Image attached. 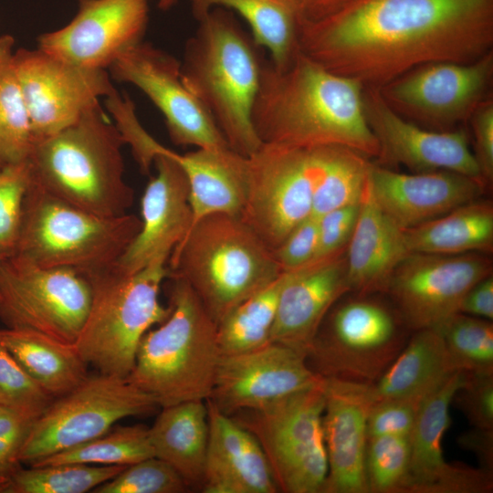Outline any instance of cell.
<instances>
[{"label":"cell","instance_id":"50","mask_svg":"<svg viewBox=\"0 0 493 493\" xmlns=\"http://www.w3.org/2000/svg\"><path fill=\"white\" fill-rule=\"evenodd\" d=\"M467 122L473 136L472 152L488 188L493 182V95L476 108Z\"/></svg>","mask_w":493,"mask_h":493},{"label":"cell","instance_id":"37","mask_svg":"<svg viewBox=\"0 0 493 493\" xmlns=\"http://www.w3.org/2000/svg\"><path fill=\"white\" fill-rule=\"evenodd\" d=\"M154 456L148 427L142 425L112 427L107 433L42 458L30 466L89 464L129 466Z\"/></svg>","mask_w":493,"mask_h":493},{"label":"cell","instance_id":"15","mask_svg":"<svg viewBox=\"0 0 493 493\" xmlns=\"http://www.w3.org/2000/svg\"><path fill=\"white\" fill-rule=\"evenodd\" d=\"M490 275L488 254L411 252L393 270L385 292L406 328L436 329L458 313L468 290Z\"/></svg>","mask_w":493,"mask_h":493},{"label":"cell","instance_id":"48","mask_svg":"<svg viewBox=\"0 0 493 493\" xmlns=\"http://www.w3.org/2000/svg\"><path fill=\"white\" fill-rule=\"evenodd\" d=\"M34 421L0 405V476L9 478L22 467L17 456Z\"/></svg>","mask_w":493,"mask_h":493},{"label":"cell","instance_id":"12","mask_svg":"<svg viewBox=\"0 0 493 493\" xmlns=\"http://www.w3.org/2000/svg\"><path fill=\"white\" fill-rule=\"evenodd\" d=\"M92 298L89 279L69 268L39 267L16 255L0 260V320L72 345Z\"/></svg>","mask_w":493,"mask_h":493},{"label":"cell","instance_id":"55","mask_svg":"<svg viewBox=\"0 0 493 493\" xmlns=\"http://www.w3.org/2000/svg\"><path fill=\"white\" fill-rule=\"evenodd\" d=\"M8 478L0 476V491L2 488L5 486V484L7 482Z\"/></svg>","mask_w":493,"mask_h":493},{"label":"cell","instance_id":"27","mask_svg":"<svg viewBox=\"0 0 493 493\" xmlns=\"http://www.w3.org/2000/svg\"><path fill=\"white\" fill-rule=\"evenodd\" d=\"M409 253L403 229L377 205L368 179L345 251L351 291L359 297L385 292L393 270Z\"/></svg>","mask_w":493,"mask_h":493},{"label":"cell","instance_id":"20","mask_svg":"<svg viewBox=\"0 0 493 493\" xmlns=\"http://www.w3.org/2000/svg\"><path fill=\"white\" fill-rule=\"evenodd\" d=\"M324 377L307 356L270 342L244 353L222 355L210 399L228 415L263 408L289 394L320 384Z\"/></svg>","mask_w":493,"mask_h":493},{"label":"cell","instance_id":"28","mask_svg":"<svg viewBox=\"0 0 493 493\" xmlns=\"http://www.w3.org/2000/svg\"><path fill=\"white\" fill-rule=\"evenodd\" d=\"M172 156L188 180L191 226L212 214L240 216L246 191L247 157L230 148H197L184 154L172 151Z\"/></svg>","mask_w":493,"mask_h":493},{"label":"cell","instance_id":"38","mask_svg":"<svg viewBox=\"0 0 493 493\" xmlns=\"http://www.w3.org/2000/svg\"><path fill=\"white\" fill-rule=\"evenodd\" d=\"M127 466L56 464L21 467L0 493H85L111 479Z\"/></svg>","mask_w":493,"mask_h":493},{"label":"cell","instance_id":"10","mask_svg":"<svg viewBox=\"0 0 493 493\" xmlns=\"http://www.w3.org/2000/svg\"><path fill=\"white\" fill-rule=\"evenodd\" d=\"M158 407L152 395L127 378L89 373L70 392L53 399L33 422L17 459L30 466L107 433L120 420Z\"/></svg>","mask_w":493,"mask_h":493},{"label":"cell","instance_id":"39","mask_svg":"<svg viewBox=\"0 0 493 493\" xmlns=\"http://www.w3.org/2000/svg\"><path fill=\"white\" fill-rule=\"evenodd\" d=\"M435 330L457 370L493 373L492 320L458 312Z\"/></svg>","mask_w":493,"mask_h":493},{"label":"cell","instance_id":"49","mask_svg":"<svg viewBox=\"0 0 493 493\" xmlns=\"http://www.w3.org/2000/svg\"><path fill=\"white\" fill-rule=\"evenodd\" d=\"M359 209L360 203L331 210L317 217L319 238L315 258L329 256L347 246Z\"/></svg>","mask_w":493,"mask_h":493},{"label":"cell","instance_id":"29","mask_svg":"<svg viewBox=\"0 0 493 493\" xmlns=\"http://www.w3.org/2000/svg\"><path fill=\"white\" fill-rule=\"evenodd\" d=\"M161 408L148 428L154 456L169 464L188 487L202 488L208 443L205 401H188Z\"/></svg>","mask_w":493,"mask_h":493},{"label":"cell","instance_id":"22","mask_svg":"<svg viewBox=\"0 0 493 493\" xmlns=\"http://www.w3.org/2000/svg\"><path fill=\"white\" fill-rule=\"evenodd\" d=\"M156 174L141 201V230L116 263L126 274L135 273L157 260H167L192 225L189 184L172 150L163 146L155 156Z\"/></svg>","mask_w":493,"mask_h":493},{"label":"cell","instance_id":"9","mask_svg":"<svg viewBox=\"0 0 493 493\" xmlns=\"http://www.w3.org/2000/svg\"><path fill=\"white\" fill-rule=\"evenodd\" d=\"M324 404L323 380L263 408L230 415L258 441L278 491L321 493L328 474Z\"/></svg>","mask_w":493,"mask_h":493},{"label":"cell","instance_id":"45","mask_svg":"<svg viewBox=\"0 0 493 493\" xmlns=\"http://www.w3.org/2000/svg\"><path fill=\"white\" fill-rule=\"evenodd\" d=\"M423 399L392 398L375 401L367 417V437H409Z\"/></svg>","mask_w":493,"mask_h":493},{"label":"cell","instance_id":"19","mask_svg":"<svg viewBox=\"0 0 493 493\" xmlns=\"http://www.w3.org/2000/svg\"><path fill=\"white\" fill-rule=\"evenodd\" d=\"M149 0H78L63 27L41 34L37 48L82 68L106 69L143 40Z\"/></svg>","mask_w":493,"mask_h":493},{"label":"cell","instance_id":"26","mask_svg":"<svg viewBox=\"0 0 493 493\" xmlns=\"http://www.w3.org/2000/svg\"><path fill=\"white\" fill-rule=\"evenodd\" d=\"M208 443L205 493H275L272 473L258 441L232 416L205 400Z\"/></svg>","mask_w":493,"mask_h":493},{"label":"cell","instance_id":"44","mask_svg":"<svg viewBox=\"0 0 493 493\" xmlns=\"http://www.w3.org/2000/svg\"><path fill=\"white\" fill-rule=\"evenodd\" d=\"M106 106L115 120V126L125 144H129L141 172L149 174L155 156L162 144L155 141L142 126L132 101L127 96H121L117 90L108 96Z\"/></svg>","mask_w":493,"mask_h":493},{"label":"cell","instance_id":"30","mask_svg":"<svg viewBox=\"0 0 493 493\" xmlns=\"http://www.w3.org/2000/svg\"><path fill=\"white\" fill-rule=\"evenodd\" d=\"M456 371L437 330H415L383 374L372 383L375 401L424 399Z\"/></svg>","mask_w":493,"mask_h":493},{"label":"cell","instance_id":"54","mask_svg":"<svg viewBox=\"0 0 493 493\" xmlns=\"http://www.w3.org/2000/svg\"><path fill=\"white\" fill-rule=\"evenodd\" d=\"M178 0H158V7L163 11L171 9Z\"/></svg>","mask_w":493,"mask_h":493},{"label":"cell","instance_id":"3","mask_svg":"<svg viewBox=\"0 0 493 493\" xmlns=\"http://www.w3.org/2000/svg\"><path fill=\"white\" fill-rule=\"evenodd\" d=\"M197 21L184 47L181 79L230 149L249 157L263 143L252 121L265 61L260 47L229 10L214 8Z\"/></svg>","mask_w":493,"mask_h":493},{"label":"cell","instance_id":"41","mask_svg":"<svg viewBox=\"0 0 493 493\" xmlns=\"http://www.w3.org/2000/svg\"><path fill=\"white\" fill-rule=\"evenodd\" d=\"M189 487L166 462L151 456L125 467L93 493H182Z\"/></svg>","mask_w":493,"mask_h":493},{"label":"cell","instance_id":"47","mask_svg":"<svg viewBox=\"0 0 493 493\" xmlns=\"http://www.w3.org/2000/svg\"><path fill=\"white\" fill-rule=\"evenodd\" d=\"M318 238V218L310 215L299 223L274 251L282 271L297 269L315 259Z\"/></svg>","mask_w":493,"mask_h":493},{"label":"cell","instance_id":"35","mask_svg":"<svg viewBox=\"0 0 493 493\" xmlns=\"http://www.w3.org/2000/svg\"><path fill=\"white\" fill-rule=\"evenodd\" d=\"M372 163L371 158L352 149L338 145L322 146L311 215L320 217L331 210L359 204Z\"/></svg>","mask_w":493,"mask_h":493},{"label":"cell","instance_id":"7","mask_svg":"<svg viewBox=\"0 0 493 493\" xmlns=\"http://www.w3.org/2000/svg\"><path fill=\"white\" fill-rule=\"evenodd\" d=\"M141 226V218L133 214L100 216L30 180L14 255L39 267L69 268L90 277L115 266Z\"/></svg>","mask_w":493,"mask_h":493},{"label":"cell","instance_id":"18","mask_svg":"<svg viewBox=\"0 0 493 493\" xmlns=\"http://www.w3.org/2000/svg\"><path fill=\"white\" fill-rule=\"evenodd\" d=\"M363 107L378 143L375 164L403 165L412 173L451 171L483 183L464 127L435 131L420 126L393 110L376 88L364 87Z\"/></svg>","mask_w":493,"mask_h":493},{"label":"cell","instance_id":"43","mask_svg":"<svg viewBox=\"0 0 493 493\" xmlns=\"http://www.w3.org/2000/svg\"><path fill=\"white\" fill-rule=\"evenodd\" d=\"M52 401L0 339V405L36 420Z\"/></svg>","mask_w":493,"mask_h":493},{"label":"cell","instance_id":"8","mask_svg":"<svg viewBox=\"0 0 493 493\" xmlns=\"http://www.w3.org/2000/svg\"><path fill=\"white\" fill-rule=\"evenodd\" d=\"M167 277V260H157L131 274L115 265L87 277L91 303L72 345L89 366L97 372L129 376L141 340L170 314V306H163L159 299Z\"/></svg>","mask_w":493,"mask_h":493},{"label":"cell","instance_id":"51","mask_svg":"<svg viewBox=\"0 0 493 493\" xmlns=\"http://www.w3.org/2000/svg\"><path fill=\"white\" fill-rule=\"evenodd\" d=\"M459 312L470 316L493 320V277L481 279L464 297Z\"/></svg>","mask_w":493,"mask_h":493},{"label":"cell","instance_id":"46","mask_svg":"<svg viewBox=\"0 0 493 493\" xmlns=\"http://www.w3.org/2000/svg\"><path fill=\"white\" fill-rule=\"evenodd\" d=\"M453 401L473 427L493 429V373L468 372Z\"/></svg>","mask_w":493,"mask_h":493},{"label":"cell","instance_id":"23","mask_svg":"<svg viewBox=\"0 0 493 493\" xmlns=\"http://www.w3.org/2000/svg\"><path fill=\"white\" fill-rule=\"evenodd\" d=\"M324 395L328 474L321 493H368L367 417L375 402L372 384L324 377Z\"/></svg>","mask_w":493,"mask_h":493},{"label":"cell","instance_id":"11","mask_svg":"<svg viewBox=\"0 0 493 493\" xmlns=\"http://www.w3.org/2000/svg\"><path fill=\"white\" fill-rule=\"evenodd\" d=\"M321 149L262 143L247 157L240 217L273 252L311 215Z\"/></svg>","mask_w":493,"mask_h":493},{"label":"cell","instance_id":"34","mask_svg":"<svg viewBox=\"0 0 493 493\" xmlns=\"http://www.w3.org/2000/svg\"><path fill=\"white\" fill-rule=\"evenodd\" d=\"M288 272L234 308L217 324L222 355H234L262 348L271 342L279 294Z\"/></svg>","mask_w":493,"mask_h":493},{"label":"cell","instance_id":"6","mask_svg":"<svg viewBox=\"0 0 493 493\" xmlns=\"http://www.w3.org/2000/svg\"><path fill=\"white\" fill-rule=\"evenodd\" d=\"M170 279V314L144 334L127 377L159 407L210 398L222 356L217 324L187 283Z\"/></svg>","mask_w":493,"mask_h":493},{"label":"cell","instance_id":"4","mask_svg":"<svg viewBox=\"0 0 493 493\" xmlns=\"http://www.w3.org/2000/svg\"><path fill=\"white\" fill-rule=\"evenodd\" d=\"M124 144L98 104L70 126L32 143L27 158L30 180L91 214L123 215L134 198L124 176Z\"/></svg>","mask_w":493,"mask_h":493},{"label":"cell","instance_id":"16","mask_svg":"<svg viewBox=\"0 0 493 493\" xmlns=\"http://www.w3.org/2000/svg\"><path fill=\"white\" fill-rule=\"evenodd\" d=\"M14 64L32 143L70 126L116 90L106 69L76 66L37 47L16 50Z\"/></svg>","mask_w":493,"mask_h":493},{"label":"cell","instance_id":"33","mask_svg":"<svg viewBox=\"0 0 493 493\" xmlns=\"http://www.w3.org/2000/svg\"><path fill=\"white\" fill-rule=\"evenodd\" d=\"M196 20L214 8L237 14L249 26L259 47L267 50L270 62L287 68L299 53L300 20L288 0H188Z\"/></svg>","mask_w":493,"mask_h":493},{"label":"cell","instance_id":"52","mask_svg":"<svg viewBox=\"0 0 493 493\" xmlns=\"http://www.w3.org/2000/svg\"><path fill=\"white\" fill-rule=\"evenodd\" d=\"M460 446L474 452L482 462V467L493 468V429L473 427L457 438Z\"/></svg>","mask_w":493,"mask_h":493},{"label":"cell","instance_id":"14","mask_svg":"<svg viewBox=\"0 0 493 493\" xmlns=\"http://www.w3.org/2000/svg\"><path fill=\"white\" fill-rule=\"evenodd\" d=\"M492 82L493 50L468 63L423 64L378 89L404 118L427 129L449 131L467 123L476 108L492 96Z\"/></svg>","mask_w":493,"mask_h":493},{"label":"cell","instance_id":"13","mask_svg":"<svg viewBox=\"0 0 493 493\" xmlns=\"http://www.w3.org/2000/svg\"><path fill=\"white\" fill-rule=\"evenodd\" d=\"M393 313L380 302L357 299L339 306L320 329L307 355L322 377L374 383L407 341Z\"/></svg>","mask_w":493,"mask_h":493},{"label":"cell","instance_id":"53","mask_svg":"<svg viewBox=\"0 0 493 493\" xmlns=\"http://www.w3.org/2000/svg\"><path fill=\"white\" fill-rule=\"evenodd\" d=\"M296 10L300 25L319 20L337 10L346 0H288Z\"/></svg>","mask_w":493,"mask_h":493},{"label":"cell","instance_id":"21","mask_svg":"<svg viewBox=\"0 0 493 493\" xmlns=\"http://www.w3.org/2000/svg\"><path fill=\"white\" fill-rule=\"evenodd\" d=\"M467 372L456 371L422 400L409 435V470L403 493H488L492 471L447 463L442 439L450 425L449 407Z\"/></svg>","mask_w":493,"mask_h":493},{"label":"cell","instance_id":"1","mask_svg":"<svg viewBox=\"0 0 493 493\" xmlns=\"http://www.w3.org/2000/svg\"><path fill=\"white\" fill-rule=\"evenodd\" d=\"M299 51L379 89L434 61L468 63L493 50V0H347L302 23Z\"/></svg>","mask_w":493,"mask_h":493},{"label":"cell","instance_id":"32","mask_svg":"<svg viewBox=\"0 0 493 493\" xmlns=\"http://www.w3.org/2000/svg\"><path fill=\"white\" fill-rule=\"evenodd\" d=\"M0 339L29 376L53 399L78 386L89 365L73 345L24 330L0 328Z\"/></svg>","mask_w":493,"mask_h":493},{"label":"cell","instance_id":"36","mask_svg":"<svg viewBox=\"0 0 493 493\" xmlns=\"http://www.w3.org/2000/svg\"><path fill=\"white\" fill-rule=\"evenodd\" d=\"M15 38L0 37V168L27 161L32 134L14 64Z\"/></svg>","mask_w":493,"mask_h":493},{"label":"cell","instance_id":"25","mask_svg":"<svg viewBox=\"0 0 493 493\" xmlns=\"http://www.w3.org/2000/svg\"><path fill=\"white\" fill-rule=\"evenodd\" d=\"M369 184L377 205L403 230L477 200L487 188L479 180L456 172L403 173L374 163Z\"/></svg>","mask_w":493,"mask_h":493},{"label":"cell","instance_id":"24","mask_svg":"<svg viewBox=\"0 0 493 493\" xmlns=\"http://www.w3.org/2000/svg\"><path fill=\"white\" fill-rule=\"evenodd\" d=\"M346 247L287 271L281 288L271 342L306 356L330 308L347 292Z\"/></svg>","mask_w":493,"mask_h":493},{"label":"cell","instance_id":"5","mask_svg":"<svg viewBox=\"0 0 493 493\" xmlns=\"http://www.w3.org/2000/svg\"><path fill=\"white\" fill-rule=\"evenodd\" d=\"M167 269V278L190 286L216 324L283 273L274 252L240 216L222 213L191 226Z\"/></svg>","mask_w":493,"mask_h":493},{"label":"cell","instance_id":"17","mask_svg":"<svg viewBox=\"0 0 493 493\" xmlns=\"http://www.w3.org/2000/svg\"><path fill=\"white\" fill-rule=\"evenodd\" d=\"M108 70L111 79L137 87L149 98L163 114L175 145L230 148L210 113L184 84L181 61L173 55L142 41Z\"/></svg>","mask_w":493,"mask_h":493},{"label":"cell","instance_id":"42","mask_svg":"<svg viewBox=\"0 0 493 493\" xmlns=\"http://www.w3.org/2000/svg\"><path fill=\"white\" fill-rule=\"evenodd\" d=\"M30 183L27 161L0 168V257L15 254L24 199Z\"/></svg>","mask_w":493,"mask_h":493},{"label":"cell","instance_id":"40","mask_svg":"<svg viewBox=\"0 0 493 493\" xmlns=\"http://www.w3.org/2000/svg\"><path fill=\"white\" fill-rule=\"evenodd\" d=\"M410 462L409 437L367 438L365 477L368 493H403Z\"/></svg>","mask_w":493,"mask_h":493},{"label":"cell","instance_id":"56","mask_svg":"<svg viewBox=\"0 0 493 493\" xmlns=\"http://www.w3.org/2000/svg\"><path fill=\"white\" fill-rule=\"evenodd\" d=\"M1 259H2V258H1V257H0V260H1Z\"/></svg>","mask_w":493,"mask_h":493},{"label":"cell","instance_id":"2","mask_svg":"<svg viewBox=\"0 0 493 493\" xmlns=\"http://www.w3.org/2000/svg\"><path fill=\"white\" fill-rule=\"evenodd\" d=\"M363 84L331 72L303 53L285 68L264 61L252 121L263 143L338 145L369 158L378 143L364 113Z\"/></svg>","mask_w":493,"mask_h":493},{"label":"cell","instance_id":"31","mask_svg":"<svg viewBox=\"0 0 493 493\" xmlns=\"http://www.w3.org/2000/svg\"><path fill=\"white\" fill-rule=\"evenodd\" d=\"M403 232L410 253L489 255L493 251V204L478 198Z\"/></svg>","mask_w":493,"mask_h":493}]
</instances>
